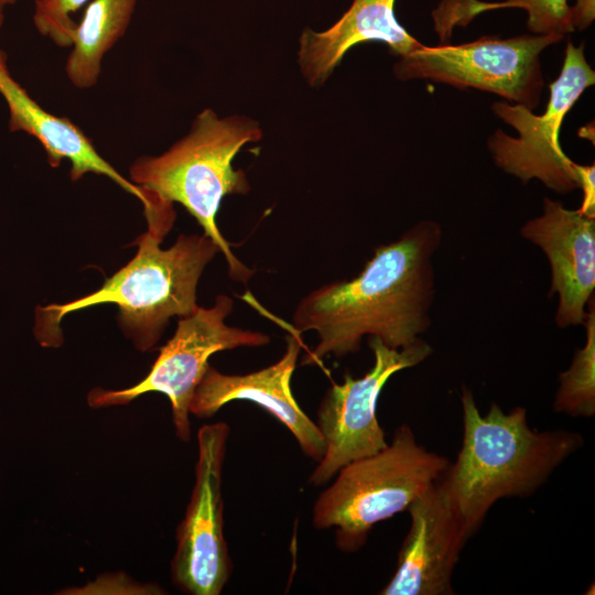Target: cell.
Returning a JSON list of instances; mask_svg holds the SVG:
<instances>
[{"label": "cell", "mask_w": 595, "mask_h": 595, "mask_svg": "<svg viewBox=\"0 0 595 595\" xmlns=\"http://www.w3.org/2000/svg\"><path fill=\"white\" fill-rule=\"evenodd\" d=\"M578 188L583 191V202L577 209L583 216L595 219V165L575 163Z\"/></svg>", "instance_id": "20"}, {"label": "cell", "mask_w": 595, "mask_h": 595, "mask_svg": "<svg viewBox=\"0 0 595 595\" xmlns=\"http://www.w3.org/2000/svg\"><path fill=\"white\" fill-rule=\"evenodd\" d=\"M368 345L374 353L372 367L360 378L346 375L343 383H334L321 401L316 425L326 446L310 476L314 486L327 483L348 463L387 446L376 414L380 392L391 376L419 365L433 351L423 339L396 349L369 336Z\"/></svg>", "instance_id": "9"}, {"label": "cell", "mask_w": 595, "mask_h": 595, "mask_svg": "<svg viewBox=\"0 0 595 595\" xmlns=\"http://www.w3.org/2000/svg\"><path fill=\"white\" fill-rule=\"evenodd\" d=\"M595 83V73L586 61L584 43L567 41L559 77L550 88L545 111L536 115L524 106L497 101L493 112L515 128L517 137L497 129L487 140L495 164L523 184L538 178L547 187L566 194L578 188L575 162L559 143V131L565 115L586 88Z\"/></svg>", "instance_id": "8"}, {"label": "cell", "mask_w": 595, "mask_h": 595, "mask_svg": "<svg viewBox=\"0 0 595 595\" xmlns=\"http://www.w3.org/2000/svg\"><path fill=\"white\" fill-rule=\"evenodd\" d=\"M228 436L225 422L203 425L197 433L195 484L171 563L172 581L186 594L219 595L231 573L221 496Z\"/></svg>", "instance_id": "10"}, {"label": "cell", "mask_w": 595, "mask_h": 595, "mask_svg": "<svg viewBox=\"0 0 595 595\" xmlns=\"http://www.w3.org/2000/svg\"><path fill=\"white\" fill-rule=\"evenodd\" d=\"M411 524L397 569L381 595H450L453 571L469 539L441 478L407 509Z\"/></svg>", "instance_id": "11"}, {"label": "cell", "mask_w": 595, "mask_h": 595, "mask_svg": "<svg viewBox=\"0 0 595 595\" xmlns=\"http://www.w3.org/2000/svg\"><path fill=\"white\" fill-rule=\"evenodd\" d=\"M520 235L541 248L549 260V296H559L556 326L584 324L595 289V219L545 197L543 213L528 220Z\"/></svg>", "instance_id": "13"}, {"label": "cell", "mask_w": 595, "mask_h": 595, "mask_svg": "<svg viewBox=\"0 0 595 595\" xmlns=\"http://www.w3.org/2000/svg\"><path fill=\"white\" fill-rule=\"evenodd\" d=\"M149 230L136 239L137 255L108 278L101 288L64 304L36 309L34 334L39 343L56 347L64 316L98 304L118 306V322L140 351L160 339L171 317H184L196 307V289L205 267L219 252L203 235H180L167 249Z\"/></svg>", "instance_id": "3"}, {"label": "cell", "mask_w": 595, "mask_h": 595, "mask_svg": "<svg viewBox=\"0 0 595 595\" xmlns=\"http://www.w3.org/2000/svg\"><path fill=\"white\" fill-rule=\"evenodd\" d=\"M564 35L484 36L458 45H421L399 57L394 76L430 79L459 89L475 88L534 110L544 88L540 55Z\"/></svg>", "instance_id": "6"}, {"label": "cell", "mask_w": 595, "mask_h": 595, "mask_svg": "<svg viewBox=\"0 0 595 595\" xmlns=\"http://www.w3.org/2000/svg\"><path fill=\"white\" fill-rule=\"evenodd\" d=\"M261 137L260 126L253 119L219 117L214 110L204 109L190 132L169 150L155 156H140L129 170L133 184L185 207L225 257L229 277L241 283H247L255 271L234 255L216 216L225 196L249 192L246 173L235 170L232 160L242 147Z\"/></svg>", "instance_id": "4"}, {"label": "cell", "mask_w": 595, "mask_h": 595, "mask_svg": "<svg viewBox=\"0 0 595 595\" xmlns=\"http://www.w3.org/2000/svg\"><path fill=\"white\" fill-rule=\"evenodd\" d=\"M442 228L424 219L398 240L376 248L361 272L322 285L304 296L293 313L298 333L315 331L318 343L302 365L359 350L365 336L390 348H405L431 326L435 293L433 256Z\"/></svg>", "instance_id": "1"}, {"label": "cell", "mask_w": 595, "mask_h": 595, "mask_svg": "<svg viewBox=\"0 0 595 595\" xmlns=\"http://www.w3.org/2000/svg\"><path fill=\"white\" fill-rule=\"evenodd\" d=\"M594 8V0H576L572 7L574 30H583L592 23L595 15Z\"/></svg>", "instance_id": "21"}, {"label": "cell", "mask_w": 595, "mask_h": 595, "mask_svg": "<svg viewBox=\"0 0 595 595\" xmlns=\"http://www.w3.org/2000/svg\"><path fill=\"white\" fill-rule=\"evenodd\" d=\"M138 0H93L77 23L73 48L65 64L69 82L77 88L95 86L104 56L126 33Z\"/></svg>", "instance_id": "16"}, {"label": "cell", "mask_w": 595, "mask_h": 595, "mask_svg": "<svg viewBox=\"0 0 595 595\" xmlns=\"http://www.w3.org/2000/svg\"><path fill=\"white\" fill-rule=\"evenodd\" d=\"M86 1L35 0L34 25L42 35L50 37L56 45L72 46L77 23L71 13L77 11Z\"/></svg>", "instance_id": "19"}, {"label": "cell", "mask_w": 595, "mask_h": 595, "mask_svg": "<svg viewBox=\"0 0 595 595\" xmlns=\"http://www.w3.org/2000/svg\"><path fill=\"white\" fill-rule=\"evenodd\" d=\"M0 95L9 108L10 130L23 131L37 139L51 166L56 167L63 159H67L73 181H78L87 173L105 175L136 196L144 208L150 205L151 192L123 177L97 152L75 123L44 110L10 75L6 60L0 62Z\"/></svg>", "instance_id": "15"}, {"label": "cell", "mask_w": 595, "mask_h": 595, "mask_svg": "<svg viewBox=\"0 0 595 595\" xmlns=\"http://www.w3.org/2000/svg\"><path fill=\"white\" fill-rule=\"evenodd\" d=\"M3 20H4L3 10L0 9V29L3 24ZM4 60H6L4 53L0 50V62Z\"/></svg>", "instance_id": "22"}, {"label": "cell", "mask_w": 595, "mask_h": 595, "mask_svg": "<svg viewBox=\"0 0 595 595\" xmlns=\"http://www.w3.org/2000/svg\"><path fill=\"white\" fill-rule=\"evenodd\" d=\"M18 0H0V9L3 10L6 7L14 4Z\"/></svg>", "instance_id": "23"}, {"label": "cell", "mask_w": 595, "mask_h": 595, "mask_svg": "<svg viewBox=\"0 0 595 595\" xmlns=\"http://www.w3.org/2000/svg\"><path fill=\"white\" fill-rule=\"evenodd\" d=\"M292 326L286 336L283 356L274 364L245 375H226L210 365L196 387L190 413L210 418L234 400H247L266 409L293 434L302 451L320 462L325 453V441L316 423L300 408L291 390V378L303 343Z\"/></svg>", "instance_id": "12"}, {"label": "cell", "mask_w": 595, "mask_h": 595, "mask_svg": "<svg viewBox=\"0 0 595 595\" xmlns=\"http://www.w3.org/2000/svg\"><path fill=\"white\" fill-rule=\"evenodd\" d=\"M232 309V299L224 294L217 295L210 307L197 305L191 314L178 318L173 337L160 348L151 370L139 383L121 390L93 388L87 396L89 407L125 405L143 393L161 392L171 402L176 436L190 441V403L209 367L210 356L270 343L262 332L227 325L225 320Z\"/></svg>", "instance_id": "7"}, {"label": "cell", "mask_w": 595, "mask_h": 595, "mask_svg": "<svg viewBox=\"0 0 595 595\" xmlns=\"http://www.w3.org/2000/svg\"><path fill=\"white\" fill-rule=\"evenodd\" d=\"M396 0H354L328 29H305L299 40L298 63L307 84L323 85L345 54L357 44L382 42L398 57L419 48L416 41L398 22Z\"/></svg>", "instance_id": "14"}, {"label": "cell", "mask_w": 595, "mask_h": 595, "mask_svg": "<svg viewBox=\"0 0 595 595\" xmlns=\"http://www.w3.org/2000/svg\"><path fill=\"white\" fill-rule=\"evenodd\" d=\"M463 442L441 480L470 538L501 498L528 497L584 445L575 431H537L527 411L505 412L491 403L483 415L472 391L463 387Z\"/></svg>", "instance_id": "2"}, {"label": "cell", "mask_w": 595, "mask_h": 595, "mask_svg": "<svg viewBox=\"0 0 595 595\" xmlns=\"http://www.w3.org/2000/svg\"><path fill=\"white\" fill-rule=\"evenodd\" d=\"M586 343L573 356L567 370L559 375V388L553 409L570 416L591 418L595 414V304H587L584 324Z\"/></svg>", "instance_id": "18"}, {"label": "cell", "mask_w": 595, "mask_h": 595, "mask_svg": "<svg viewBox=\"0 0 595 595\" xmlns=\"http://www.w3.org/2000/svg\"><path fill=\"white\" fill-rule=\"evenodd\" d=\"M448 464L446 457L418 444L411 428L402 424L386 447L338 470L314 504L313 524L335 528L338 549L357 551L376 523L407 510Z\"/></svg>", "instance_id": "5"}, {"label": "cell", "mask_w": 595, "mask_h": 595, "mask_svg": "<svg viewBox=\"0 0 595 595\" xmlns=\"http://www.w3.org/2000/svg\"><path fill=\"white\" fill-rule=\"evenodd\" d=\"M520 8L527 14V28L534 34L574 32L572 7L567 0H505L482 2L478 0H443L432 12L435 31L442 44L451 36L455 25L468 24L477 14L496 9Z\"/></svg>", "instance_id": "17"}]
</instances>
